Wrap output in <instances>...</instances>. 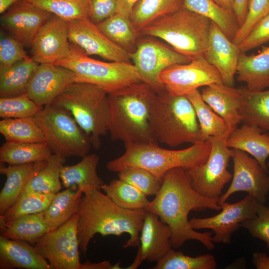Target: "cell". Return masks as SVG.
I'll return each instance as SVG.
<instances>
[{
  "label": "cell",
  "mask_w": 269,
  "mask_h": 269,
  "mask_svg": "<svg viewBox=\"0 0 269 269\" xmlns=\"http://www.w3.org/2000/svg\"><path fill=\"white\" fill-rule=\"evenodd\" d=\"M219 200L204 197L197 192L191 185L185 170L177 167L166 173L160 190L149 201L145 210L156 214L168 225L172 248L177 249L187 241L196 240L211 250L215 247L212 233L195 231L190 225L188 216L192 210L222 209Z\"/></svg>",
  "instance_id": "obj_1"
},
{
  "label": "cell",
  "mask_w": 269,
  "mask_h": 269,
  "mask_svg": "<svg viewBox=\"0 0 269 269\" xmlns=\"http://www.w3.org/2000/svg\"><path fill=\"white\" fill-rule=\"evenodd\" d=\"M145 211L123 208L100 190H93L84 194L77 213L80 250L85 254L90 241L98 233L103 236L127 233L130 238L123 248L138 247Z\"/></svg>",
  "instance_id": "obj_2"
},
{
  "label": "cell",
  "mask_w": 269,
  "mask_h": 269,
  "mask_svg": "<svg viewBox=\"0 0 269 269\" xmlns=\"http://www.w3.org/2000/svg\"><path fill=\"white\" fill-rule=\"evenodd\" d=\"M156 93L141 82L108 94L109 133L112 141L124 144L157 142L149 124L150 107Z\"/></svg>",
  "instance_id": "obj_3"
},
{
  "label": "cell",
  "mask_w": 269,
  "mask_h": 269,
  "mask_svg": "<svg viewBox=\"0 0 269 269\" xmlns=\"http://www.w3.org/2000/svg\"><path fill=\"white\" fill-rule=\"evenodd\" d=\"M152 135L158 143L176 147L202 142L193 106L186 96L173 95L165 89L156 93L149 113Z\"/></svg>",
  "instance_id": "obj_4"
},
{
  "label": "cell",
  "mask_w": 269,
  "mask_h": 269,
  "mask_svg": "<svg viewBox=\"0 0 269 269\" xmlns=\"http://www.w3.org/2000/svg\"><path fill=\"white\" fill-rule=\"evenodd\" d=\"M124 144L125 152L108 162V170L118 172L128 167H140L161 178L172 169L180 167L186 170L204 163L211 151L208 140L193 144L180 150L164 148L157 142Z\"/></svg>",
  "instance_id": "obj_5"
},
{
  "label": "cell",
  "mask_w": 269,
  "mask_h": 269,
  "mask_svg": "<svg viewBox=\"0 0 269 269\" xmlns=\"http://www.w3.org/2000/svg\"><path fill=\"white\" fill-rule=\"evenodd\" d=\"M211 21L183 7L154 20L139 34L160 38L192 60L204 55Z\"/></svg>",
  "instance_id": "obj_6"
},
{
  "label": "cell",
  "mask_w": 269,
  "mask_h": 269,
  "mask_svg": "<svg viewBox=\"0 0 269 269\" xmlns=\"http://www.w3.org/2000/svg\"><path fill=\"white\" fill-rule=\"evenodd\" d=\"M68 110L89 136L92 147L99 149L101 137L109 132L110 117L108 94L93 84L74 82L52 103Z\"/></svg>",
  "instance_id": "obj_7"
},
{
  "label": "cell",
  "mask_w": 269,
  "mask_h": 269,
  "mask_svg": "<svg viewBox=\"0 0 269 269\" xmlns=\"http://www.w3.org/2000/svg\"><path fill=\"white\" fill-rule=\"evenodd\" d=\"M55 64L73 71L75 74V82L94 85L108 94L143 82L133 64L105 62L93 59L81 48L72 43L68 55Z\"/></svg>",
  "instance_id": "obj_8"
},
{
  "label": "cell",
  "mask_w": 269,
  "mask_h": 269,
  "mask_svg": "<svg viewBox=\"0 0 269 269\" xmlns=\"http://www.w3.org/2000/svg\"><path fill=\"white\" fill-rule=\"evenodd\" d=\"M34 118L53 154L65 160L89 153L90 138L68 110L52 103L44 106Z\"/></svg>",
  "instance_id": "obj_9"
},
{
  "label": "cell",
  "mask_w": 269,
  "mask_h": 269,
  "mask_svg": "<svg viewBox=\"0 0 269 269\" xmlns=\"http://www.w3.org/2000/svg\"><path fill=\"white\" fill-rule=\"evenodd\" d=\"M231 133L209 137L211 151L205 162L185 170L192 188L202 196L220 198L233 175L227 169L233 149L227 145Z\"/></svg>",
  "instance_id": "obj_10"
},
{
  "label": "cell",
  "mask_w": 269,
  "mask_h": 269,
  "mask_svg": "<svg viewBox=\"0 0 269 269\" xmlns=\"http://www.w3.org/2000/svg\"><path fill=\"white\" fill-rule=\"evenodd\" d=\"M77 213L56 229L46 233L34 244L52 269H80Z\"/></svg>",
  "instance_id": "obj_11"
},
{
  "label": "cell",
  "mask_w": 269,
  "mask_h": 269,
  "mask_svg": "<svg viewBox=\"0 0 269 269\" xmlns=\"http://www.w3.org/2000/svg\"><path fill=\"white\" fill-rule=\"evenodd\" d=\"M131 60L143 82L156 92L164 89L159 80L160 73L175 64H186L191 59L171 46L152 39H140L131 53Z\"/></svg>",
  "instance_id": "obj_12"
},
{
  "label": "cell",
  "mask_w": 269,
  "mask_h": 269,
  "mask_svg": "<svg viewBox=\"0 0 269 269\" xmlns=\"http://www.w3.org/2000/svg\"><path fill=\"white\" fill-rule=\"evenodd\" d=\"M159 80L168 92L176 96H186L202 86L223 84L218 71L204 56L166 68L160 73Z\"/></svg>",
  "instance_id": "obj_13"
},
{
  "label": "cell",
  "mask_w": 269,
  "mask_h": 269,
  "mask_svg": "<svg viewBox=\"0 0 269 269\" xmlns=\"http://www.w3.org/2000/svg\"><path fill=\"white\" fill-rule=\"evenodd\" d=\"M259 204L254 197L248 194L237 202H225L222 204V211L216 215L206 218H192L189 220L190 225L194 230H212L215 234L212 237L214 243L230 244L232 233L241 227L242 222L256 216Z\"/></svg>",
  "instance_id": "obj_14"
},
{
  "label": "cell",
  "mask_w": 269,
  "mask_h": 269,
  "mask_svg": "<svg viewBox=\"0 0 269 269\" xmlns=\"http://www.w3.org/2000/svg\"><path fill=\"white\" fill-rule=\"evenodd\" d=\"M233 149V174L227 190L219 198L220 206L233 193L247 192L262 204L269 194V174L256 159L244 151Z\"/></svg>",
  "instance_id": "obj_15"
},
{
  "label": "cell",
  "mask_w": 269,
  "mask_h": 269,
  "mask_svg": "<svg viewBox=\"0 0 269 269\" xmlns=\"http://www.w3.org/2000/svg\"><path fill=\"white\" fill-rule=\"evenodd\" d=\"M67 22L70 42L88 56L95 55L112 62L131 63V53L111 41L89 18Z\"/></svg>",
  "instance_id": "obj_16"
},
{
  "label": "cell",
  "mask_w": 269,
  "mask_h": 269,
  "mask_svg": "<svg viewBox=\"0 0 269 269\" xmlns=\"http://www.w3.org/2000/svg\"><path fill=\"white\" fill-rule=\"evenodd\" d=\"M3 29L24 47H30L42 25L52 13L27 0H20L12 4L1 14Z\"/></svg>",
  "instance_id": "obj_17"
},
{
  "label": "cell",
  "mask_w": 269,
  "mask_h": 269,
  "mask_svg": "<svg viewBox=\"0 0 269 269\" xmlns=\"http://www.w3.org/2000/svg\"><path fill=\"white\" fill-rule=\"evenodd\" d=\"M31 57L38 63H56L70 50L67 21L52 14L36 34L30 47Z\"/></svg>",
  "instance_id": "obj_18"
},
{
  "label": "cell",
  "mask_w": 269,
  "mask_h": 269,
  "mask_svg": "<svg viewBox=\"0 0 269 269\" xmlns=\"http://www.w3.org/2000/svg\"><path fill=\"white\" fill-rule=\"evenodd\" d=\"M75 74L71 70L55 63H40L27 91L28 97L44 107L54 100L71 84Z\"/></svg>",
  "instance_id": "obj_19"
},
{
  "label": "cell",
  "mask_w": 269,
  "mask_h": 269,
  "mask_svg": "<svg viewBox=\"0 0 269 269\" xmlns=\"http://www.w3.org/2000/svg\"><path fill=\"white\" fill-rule=\"evenodd\" d=\"M241 51L221 28L211 21L209 41L204 57L220 74L223 84L233 87Z\"/></svg>",
  "instance_id": "obj_20"
},
{
  "label": "cell",
  "mask_w": 269,
  "mask_h": 269,
  "mask_svg": "<svg viewBox=\"0 0 269 269\" xmlns=\"http://www.w3.org/2000/svg\"><path fill=\"white\" fill-rule=\"evenodd\" d=\"M171 230L156 214L145 211L137 254L140 261L157 263L172 249Z\"/></svg>",
  "instance_id": "obj_21"
},
{
  "label": "cell",
  "mask_w": 269,
  "mask_h": 269,
  "mask_svg": "<svg viewBox=\"0 0 269 269\" xmlns=\"http://www.w3.org/2000/svg\"><path fill=\"white\" fill-rule=\"evenodd\" d=\"M201 94L204 101L225 120L231 132L242 123L240 114L243 100L241 89L214 83L203 88Z\"/></svg>",
  "instance_id": "obj_22"
},
{
  "label": "cell",
  "mask_w": 269,
  "mask_h": 269,
  "mask_svg": "<svg viewBox=\"0 0 269 269\" xmlns=\"http://www.w3.org/2000/svg\"><path fill=\"white\" fill-rule=\"evenodd\" d=\"M0 269H52L35 246L0 236Z\"/></svg>",
  "instance_id": "obj_23"
},
{
  "label": "cell",
  "mask_w": 269,
  "mask_h": 269,
  "mask_svg": "<svg viewBox=\"0 0 269 269\" xmlns=\"http://www.w3.org/2000/svg\"><path fill=\"white\" fill-rule=\"evenodd\" d=\"M47 161L7 166L0 163V173L6 177L0 193V215L17 201L31 179Z\"/></svg>",
  "instance_id": "obj_24"
},
{
  "label": "cell",
  "mask_w": 269,
  "mask_h": 269,
  "mask_svg": "<svg viewBox=\"0 0 269 269\" xmlns=\"http://www.w3.org/2000/svg\"><path fill=\"white\" fill-rule=\"evenodd\" d=\"M263 131L256 126L243 123L231 133L227 140V145L230 148L248 153L268 172L267 162L269 157V134Z\"/></svg>",
  "instance_id": "obj_25"
},
{
  "label": "cell",
  "mask_w": 269,
  "mask_h": 269,
  "mask_svg": "<svg viewBox=\"0 0 269 269\" xmlns=\"http://www.w3.org/2000/svg\"><path fill=\"white\" fill-rule=\"evenodd\" d=\"M99 159L96 153H88L76 164L63 166L60 173L63 186L67 188L77 186L83 194L100 190L104 182L97 172Z\"/></svg>",
  "instance_id": "obj_26"
},
{
  "label": "cell",
  "mask_w": 269,
  "mask_h": 269,
  "mask_svg": "<svg viewBox=\"0 0 269 269\" xmlns=\"http://www.w3.org/2000/svg\"><path fill=\"white\" fill-rule=\"evenodd\" d=\"M237 80L245 82L247 89L262 91L269 87V46L258 54L241 52L237 68Z\"/></svg>",
  "instance_id": "obj_27"
},
{
  "label": "cell",
  "mask_w": 269,
  "mask_h": 269,
  "mask_svg": "<svg viewBox=\"0 0 269 269\" xmlns=\"http://www.w3.org/2000/svg\"><path fill=\"white\" fill-rule=\"evenodd\" d=\"M39 63L28 57L12 65L0 68V97L8 98L26 94Z\"/></svg>",
  "instance_id": "obj_28"
},
{
  "label": "cell",
  "mask_w": 269,
  "mask_h": 269,
  "mask_svg": "<svg viewBox=\"0 0 269 269\" xmlns=\"http://www.w3.org/2000/svg\"><path fill=\"white\" fill-rule=\"evenodd\" d=\"M0 235L35 244L49 229L45 221L44 212L28 214L0 225Z\"/></svg>",
  "instance_id": "obj_29"
},
{
  "label": "cell",
  "mask_w": 269,
  "mask_h": 269,
  "mask_svg": "<svg viewBox=\"0 0 269 269\" xmlns=\"http://www.w3.org/2000/svg\"><path fill=\"white\" fill-rule=\"evenodd\" d=\"M83 193L68 188L55 194L47 208L43 211L45 221L50 231L67 222L77 213Z\"/></svg>",
  "instance_id": "obj_30"
},
{
  "label": "cell",
  "mask_w": 269,
  "mask_h": 269,
  "mask_svg": "<svg viewBox=\"0 0 269 269\" xmlns=\"http://www.w3.org/2000/svg\"><path fill=\"white\" fill-rule=\"evenodd\" d=\"M184 7V0H138L130 16L135 31L138 34L156 19Z\"/></svg>",
  "instance_id": "obj_31"
},
{
  "label": "cell",
  "mask_w": 269,
  "mask_h": 269,
  "mask_svg": "<svg viewBox=\"0 0 269 269\" xmlns=\"http://www.w3.org/2000/svg\"><path fill=\"white\" fill-rule=\"evenodd\" d=\"M53 154L47 142H6L0 148V163L20 165L46 161Z\"/></svg>",
  "instance_id": "obj_32"
},
{
  "label": "cell",
  "mask_w": 269,
  "mask_h": 269,
  "mask_svg": "<svg viewBox=\"0 0 269 269\" xmlns=\"http://www.w3.org/2000/svg\"><path fill=\"white\" fill-rule=\"evenodd\" d=\"M243 97L240 110L242 122L269 132V89L250 91L241 89Z\"/></svg>",
  "instance_id": "obj_33"
},
{
  "label": "cell",
  "mask_w": 269,
  "mask_h": 269,
  "mask_svg": "<svg viewBox=\"0 0 269 269\" xmlns=\"http://www.w3.org/2000/svg\"><path fill=\"white\" fill-rule=\"evenodd\" d=\"M186 96L194 109L203 141L207 140L210 137L220 136L232 132L225 120L204 101L198 89Z\"/></svg>",
  "instance_id": "obj_34"
},
{
  "label": "cell",
  "mask_w": 269,
  "mask_h": 269,
  "mask_svg": "<svg viewBox=\"0 0 269 269\" xmlns=\"http://www.w3.org/2000/svg\"><path fill=\"white\" fill-rule=\"evenodd\" d=\"M184 7L215 23L232 41L240 28L234 12L222 8L213 0H184Z\"/></svg>",
  "instance_id": "obj_35"
},
{
  "label": "cell",
  "mask_w": 269,
  "mask_h": 269,
  "mask_svg": "<svg viewBox=\"0 0 269 269\" xmlns=\"http://www.w3.org/2000/svg\"><path fill=\"white\" fill-rule=\"evenodd\" d=\"M0 133L6 142H45L43 134L34 117L3 119L0 121Z\"/></svg>",
  "instance_id": "obj_36"
},
{
  "label": "cell",
  "mask_w": 269,
  "mask_h": 269,
  "mask_svg": "<svg viewBox=\"0 0 269 269\" xmlns=\"http://www.w3.org/2000/svg\"><path fill=\"white\" fill-rule=\"evenodd\" d=\"M97 25L116 44L130 53L135 49L138 33L134 29L129 17L117 12Z\"/></svg>",
  "instance_id": "obj_37"
},
{
  "label": "cell",
  "mask_w": 269,
  "mask_h": 269,
  "mask_svg": "<svg viewBox=\"0 0 269 269\" xmlns=\"http://www.w3.org/2000/svg\"><path fill=\"white\" fill-rule=\"evenodd\" d=\"M64 159L53 154L46 164L31 179L22 193L56 194L62 188L61 170Z\"/></svg>",
  "instance_id": "obj_38"
},
{
  "label": "cell",
  "mask_w": 269,
  "mask_h": 269,
  "mask_svg": "<svg viewBox=\"0 0 269 269\" xmlns=\"http://www.w3.org/2000/svg\"><path fill=\"white\" fill-rule=\"evenodd\" d=\"M101 189L115 203L125 209L145 210L149 202L147 196L142 192L119 178L104 183Z\"/></svg>",
  "instance_id": "obj_39"
},
{
  "label": "cell",
  "mask_w": 269,
  "mask_h": 269,
  "mask_svg": "<svg viewBox=\"0 0 269 269\" xmlns=\"http://www.w3.org/2000/svg\"><path fill=\"white\" fill-rule=\"evenodd\" d=\"M55 194L31 192L21 194L4 214L0 215V225L23 215L43 212Z\"/></svg>",
  "instance_id": "obj_40"
},
{
  "label": "cell",
  "mask_w": 269,
  "mask_h": 269,
  "mask_svg": "<svg viewBox=\"0 0 269 269\" xmlns=\"http://www.w3.org/2000/svg\"><path fill=\"white\" fill-rule=\"evenodd\" d=\"M69 22L89 18L90 0H27Z\"/></svg>",
  "instance_id": "obj_41"
},
{
  "label": "cell",
  "mask_w": 269,
  "mask_h": 269,
  "mask_svg": "<svg viewBox=\"0 0 269 269\" xmlns=\"http://www.w3.org/2000/svg\"><path fill=\"white\" fill-rule=\"evenodd\" d=\"M217 262L212 255L206 254L192 257L181 251L171 249L160 261L154 269H214Z\"/></svg>",
  "instance_id": "obj_42"
},
{
  "label": "cell",
  "mask_w": 269,
  "mask_h": 269,
  "mask_svg": "<svg viewBox=\"0 0 269 269\" xmlns=\"http://www.w3.org/2000/svg\"><path fill=\"white\" fill-rule=\"evenodd\" d=\"M119 178L132 185L146 196H155L160 190L163 178H159L147 170L128 167L118 172Z\"/></svg>",
  "instance_id": "obj_43"
},
{
  "label": "cell",
  "mask_w": 269,
  "mask_h": 269,
  "mask_svg": "<svg viewBox=\"0 0 269 269\" xmlns=\"http://www.w3.org/2000/svg\"><path fill=\"white\" fill-rule=\"evenodd\" d=\"M43 107L31 100L27 94L0 98V117L2 119L34 117Z\"/></svg>",
  "instance_id": "obj_44"
},
{
  "label": "cell",
  "mask_w": 269,
  "mask_h": 269,
  "mask_svg": "<svg viewBox=\"0 0 269 269\" xmlns=\"http://www.w3.org/2000/svg\"><path fill=\"white\" fill-rule=\"evenodd\" d=\"M269 13V0H249L246 19L238 29L233 42L238 45L240 43L255 25Z\"/></svg>",
  "instance_id": "obj_45"
},
{
  "label": "cell",
  "mask_w": 269,
  "mask_h": 269,
  "mask_svg": "<svg viewBox=\"0 0 269 269\" xmlns=\"http://www.w3.org/2000/svg\"><path fill=\"white\" fill-rule=\"evenodd\" d=\"M24 45L3 31L0 34V68L8 67L29 56Z\"/></svg>",
  "instance_id": "obj_46"
},
{
  "label": "cell",
  "mask_w": 269,
  "mask_h": 269,
  "mask_svg": "<svg viewBox=\"0 0 269 269\" xmlns=\"http://www.w3.org/2000/svg\"><path fill=\"white\" fill-rule=\"evenodd\" d=\"M241 227L253 237L264 241L269 248V207L259 203L256 216L243 221Z\"/></svg>",
  "instance_id": "obj_47"
},
{
  "label": "cell",
  "mask_w": 269,
  "mask_h": 269,
  "mask_svg": "<svg viewBox=\"0 0 269 269\" xmlns=\"http://www.w3.org/2000/svg\"><path fill=\"white\" fill-rule=\"evenodd\" d=\"M269 41V13L253 28L238 44L242 52L246 53Z\"/></svg>",
  "instance_id": "obj_48"
},
{
  "label": "cell",
  "mask_w": 269,
  "mask_h": 269,
  "mask_svg": "<svg viewBox=\"0 0 269 269\" xmlns=\"http://www.w3.org/2000/svg\"><path fill=\"white\" fill-rule=\"evenodd\" d=\"M117 13L116 0H90L89 19L98 24Z\"/></svg>",
  "instance_id": "obj_49"
},
{
  "label": "cell",
  "mask_w": 269,
  "mask_h": 269,
  "mask_svg": "<svg viewBox=\"0 0 269 269\" xmlns=\"http://www.w3.org/2000/svg\"><path fill=\"white\" fill-rule=\"evenodd\" d=\"M249 0H234V12L240 27L243 24L247 13Z\"/></svg>",
  "instance_id": "obj_50"
},
{
  "label": "cell",
  "mask_w": 269,
  "mask_h": 269,
  "mask_svg": "<svg viewBox=\"0 0 269 269\" xmlns=\"http://www.w3.org/2000/svg\"><path fill=\"white\" fill-rule=\"evenodd\" d=\"M138 0H116L117 12L130 17L132 9Z\"/></svg>",
  "instance_id": "obj_51"
},
{
  "label": "cell",
  "mask_w": 269,
  "mask_h": 269,
  "mask_svg": "<svg viewBox=\"0 0 269 269\" xmlns=\"http://www.w3.org/2000/svg\"><path fill=\"white\" fill-rule=\"evenodd\" d=\"M253 263L257 269H269V257L264 253H254Z\"/></svg>",
  "instance_id": "obj_52"
},
{
  "label": "cell",
  "mask_w": 269,
  "mask_h": 269,
  "mask_svg": "<svg viewBox=\"0 0 269 269\" xmlns=\"http://www.w3.org/2000/svg\"><path fill=\"white\" fill-rule=\"evenodd\" d=\"M80 269H113V266L108 261L96 263L87 261L81 264Z\"/></svg>",
  "instance_id": "obj_53"
},
{
  "label": "cell",
  "mask_w": 269,
  "mask_h": 269,
  "mask_svg": "<svg viewBox=\"0 0 269 269\" xmlns=\"http://www.w3.org/2000/svg\"><path fill=\"white\" fill-rule=\"evenodd\" d=\"M222 8L234 12V0H213Z\"/></svg>",
  "instance_id": "obj_54"
},
{
  "label": "cell",
  "mask_w": 269,
  "mask_h": 269,
  "mask_svg": "<svg viewBox=\"0 0 269 269\" xmlns=\"http://www.w3.org/2000/svg\"><path fill=\"white\" fill-rule=\"evenodd\" d=\"M20 0H0V13L2 14L12 4Z\"/></svg>",
  "instance_id": "obj_55"
},
{
  "label": "cell",
  "mask_w": 269,
  "mask_h": 269,
  "mask_svg": "<svg viewBox=\"0 0 269 269\" xmlns=\"http://www.w3.org/2000/svg\"><path fill=\"white\" fill-rule=\"evenodd\" d=\"M267 166L268 170V174H269V161H267Z\"/></svg>",
  "instance_id": "obj_56"
},
{
  "label": "cell",
  "mask_w": 269,
  "mask_h": 269,
  "mask_svg": "<svg viewBox=\"0 0 269 269\" xmlns=\"http://www.w3.org/2000/svg\"><path fill=\"white\" fill-rule=\"evenodd\" d=\"M268 199L269 200V198H268Z\"/></svg>",
  "instance_id": "obj_57"
}]
</instances>
